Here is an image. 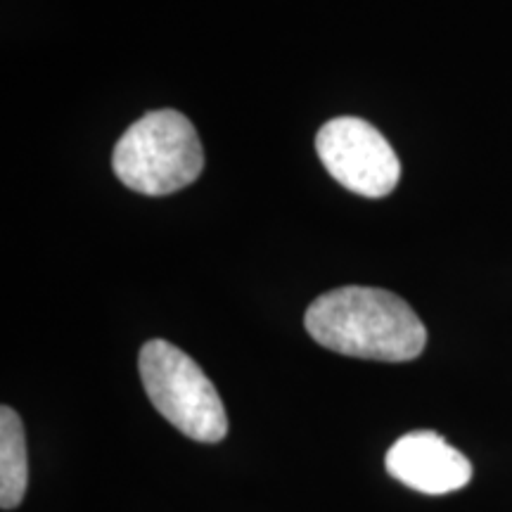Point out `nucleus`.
<instances>
[{
  "label": "nucleus",
  "mask_w": 512,
  "mask_h": 512,
  "mask_svg": "<svg viewBox=\"0 0 512 512\" xmlns=\"http://www.w3.org/2000/svg\"><path fill=\"white\" fill-rule=\"evenodd\" d=\"M306 330L320 347L342 356L403 363L422 354L427 330L399 294L377 287H339L306 309Z\"/></svg>",
  "instance_id": "1"
},
{
  "label": "nucleus",
  "mask_w": 512,
  "mask_h": 512,
  "mask_svg": "<svg viewBox=\"0 0 512 512\" xmlns=\"http://www.w3.org/2000/svg\"><path fill=\"white\" fill-rule=\"evenodd\" d=\"M112 169L126 188L140 195H171L188 188L202 174L204 152L200 136L181 112H150L119 138Z\"/></svg>",
  "instance_id": "2"
},
{
  "label": "nucleus",
  "mask_w": 512,
  "mask_h": 512,
  "mask_svg": "<svg viewBox=\"0 0 512 512\" xmlns=\"http://www.w3.org/2000/svg\"><path fill=\"white\" fill-rule=\"evenodd\" d=\"M140 380L152 406L185 437L216 444L228 434L223 401L204 370L166 339H150L138 356Z\"/></svg>",
  "instance_id": "3"
},
{
  "label": "nucleus",
  "mask_w": 512,
  "mask_h": 512,
  "mask_svg": "<svg viewBox=\"0 0 512 512\" xmlns=\"http://www.w3.org/2000/svg\"><path fill=\"white\" fill-rule=\"evenodd\" d=\"M316 152L339 185L368 200L387 197L401 178L394 147L373 124L358 117L328 121L316 136Z\"/></svg>",
  "instance_id": "4"
},
{
  "label": "nucleus",
  "mask_w": 512,
  "mask_h": 512,
  "mask_svg": "<svg viewBox=\"0 0 512 512\" xmlns=\"http://www.w3.org/2000/svg\"><path fill=\"white\" fill-rule=\"evenodd\" d=\"M384 465L396 482L430 496L453 494L472 479V463L465 453L432 430L408 432L396 439Z\"/></svg>",
  "instance_id": "5"
},
{
  "label": "nucleus",
  "mask_w": 512,
  "mask_h": 512,
  "mask_svg": "<svg viewBox=\"0 0 512 512\" xmlns=\"http://www.w3.org/2000/svg\"><path fill=\"white\" fill-rule=\"evenodd\" d=\"M29 484V460L24 425L15 408H0V508L22 503Z\"/></svg>",
  "instance_id": "6"
}]
</instances>
